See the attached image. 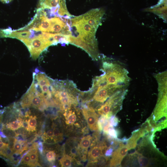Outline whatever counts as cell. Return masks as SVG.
I'll list each match as a JSON object with an SVG mask.
<instances>
[{
    "mask_svg": "<svg viewBox=\"0 0 167 167\" xmlns=\"http://www.w3.org/2000/svg\"><path fill=\"white\" fill-rule=\"evenodd\" d=\"M69 43L85 51L93 60L99 58L97 43L95 38L96 29L83 19L82 15L71 19Z\"/></svg>",
    "mask_w": 167,
    "mask_h": 167,
    "instance_id": "1",
    "label": "cell"
},
{
    "mask_svg": "<svg viewBox=\"0 0 167 167\" xmlns=\"http://www.w3.org/2000/svg\"><path fill=\"white\" fill-rule=\"evenodd\" d=\"M10 37L19 40L23 43L34 60L37 59L49 46L58 43L59 39L58 34L35 31L24 27L11 30Z\"/></svg>",
    "mask_w": 167,
    "mask_h": 167,
    "instance_id": "2",
    "label": "cell"
},
{
    "mask_svg": "<svg viewBox=\"0 0 167 167\" xmlns=\"http://www.w3.org/2000/svg\"><path fill=\"white\" fill-rule=\"evenodd\" d=\"M103 61L101 70L103 73L99 76L104 82L110 84L129 86L130 79L127 70L123 66L115 61Z\"/></svg>",
    "mask_w": 167,
    "mask_h": 167,
    "instance_id": "3",
    "label": "cell"
},
{
    "mask_svg": "<svg viewBox=\"0 0 167 167\" xmlns=\"http://www.w3.org/2000/svg\"><path fill=\"white\" fill-rule=\"evenodd\" d=\"M37 8L49 17H59L68 19L73 16L68 11L66 0H40Z\"/></svg>",
    "mask_w": 167,
    "mask_h": 167,
    "instance_id": "4",
    "label": "cell"
},
{
    "mask_svg": "<svg viewBox=\"0 0 167 167\" xmlns=\"http://www.w3.org/2000/svg\"><path fill=\"white\" fill-rule=\"evenodd\" d=\"M158 99L154 111V119L157 121L167 115V90L158 89Z\"/></svg>",
    "mask_w": 167,
    "mask_h": 167,
    "instance_id": "5",
    "label": "cell"
},
{
    "mask_svg": "<svg viewBox=\"0 0 167 167\" xmlns=\"http://www.w3.org/2000/svg\"><path fill=\"white\" fill-rule=\"evenodd\" d=\"M83 114L90 129L92 131L98 130L97 121L98 115L92 107L84 106Z\"/></svg>",
    "mask_w": 167,
    "mask_h": 167,
    "instance_id": "6",
    "label": "cell"
},
{
    "mask_svg": "<svg viewBox=\"0 0 167 167\" xmlns=\"http://www.w3.org/2000/svg\"><path fill=\"white\" fill-rule=\"evenodd\" d=\"M101 11L98 9H92L82 15L83 19L92 27L96 29L101 16Z\"/></svg>",
    "mask_w": 167,
    "mask_h": 167,
    "instance_id": "7",
    "label": "cell"
},
{
    "mask_svg": "<svg viewBox=\"0 0 167 167\" xmlns=\"http://www.w3.org/2000/svg\"><path fill=\"white\" fill-rule=\"evenodd\" d=\"M128 150L126 145L125 146L122 143H120L119 148L112 154L110 166H116L119 165L127 154Z\"/></svg>",
    "mask_w": 167,
    "mask_h": 167,
    "instance_id": "8",
    "label": "cell"
},
{
    "mask_svg": "<svg viewBox=\"0 0 167 167\" xmlns=\"http://www.w3.org/2000/svg\"><path fill=\"white\" fill-rule=\"evenodd\" d=\"M106 148V146L103 144L92 147L88 153L89 160L91 162H96L98 159L103 155V151Z\"/></svg>",
    "mask_w": 167,
    "mask_h": 167,
    "instance_id": "9",
    "label": "cell"
},
{
    "mask_svg": "<svg viewBox=\"0 0 167 167\" xmlns=\"http://www.w3.org/2000/svg\"><path fill=\"white\" fill-rule=\"evenodd\" d=\"M36 92L35 84L33 79L31 86L21 98V105L23 108H27L31 106L32 97Z\"/></svg>",
    "mask_w": 167,
    "mask_h": 167,
    "instance_id": "10",
    "label": "cell"
},
{
    "mask_svg": "<svg viewBox=\"0 0 167 167\" xmlns=\"http://www.w3.org/2000/svg\"><path fill=\"white\" fill-rule=\"evenodd\" d=\"M144 134V130H143L137 131L133 134V135L129 140L126 145L128 149L134 148L136 147L139 139L143 136Z\"/></svg>",
    "mask_w": 167,
    "mask_h": 167,
    "instance_id": "11",
    "label": "cell"
},
{
    "mask_svg": "<svg viewBox=\"0 0 167 167\" xmlns=\"http://www.w3.org/2000/svg\"><path fill=\"white\" fill-rule=\"evenodd\" d=\"M92 139L91 135H88L84 137L80 142L79 148L85 154H87L88 148L91 145Z\"/></svg>",
    "mask_w": 167,
    "mask_h": 167,
    "instance_id": "12",
    "label": "cell"
},
{
    "mask_svg": "<svg viewBox=\"0 0 167 167\" xmlns=\"http://www.w3.org/2000/svg\"><path fill=\"white\" fill-rule=\"evenodd\" d=\"M36 79L37 81V84L41 87L47 85L49 86H51V83L49 78L45 74L40 73L36 75Z\"/></svg>",
    "mask_w": 167,
    "mask_h": 167,
    "instance_id": "13",
    "label": "cell"
},
{
    "mask_svg": "<svg viewBox=\"0 0 167 167\" xmlns=\"http://www.w3.org/2000/svg\"><path fill=\"white\" fill-rule=\"evenodd\" d=\"M68 109L64 114L66 118V123L67 125H72L76 122V116L74 111Z\"/></svg>",
    "mask_w": 167,
    "mask_h": 167,
    "instance_id": "14",
    "label": "cell"
},
{
    "mask_svg": "<svg viewBox=\"0 0 167 167\" xmlns=\"http://www.w3.org/2000/svg\"><path fill=\"white\" fill-rule=\"evenodd\" d=\"M30 159V163L29 166H35L40 165L37 163L38 161V153L37 148L31 149L28 152Z\"/></svg>",
    "mask_w": 167,
    "mask_h": 167,
    "instance_id": "15",
    "label": "cell"
},
{
    "mask_svg": "<svg viewBox=\"0 0 167 167\" xmlns=\"http://www.w3.org/2000/svg\"><path fill=\"white\" fill-rule=\"evenodd\" d=\"M22 122L21 119H18L16 121H12L7 124L6 126V127L7 129L13 131L18 130L21 127H23Z\"/></svg>",
    "mask_w": 167,
    "mask_h": 167,
    "instance_id": "16",
    "label": "cell"
},
{
    "mask_svg": "<svg viewBox=\"0 0 167 167\" xmlns=\"http://www.w3.org/2000/svg\"><path fill=\"white\" fill-rule=\"evenodd\" d=\"M72 158L71 156L64 155L60 160V163L62 167H69L71 166Z\"/></svg>",
    "mask_w": 167,
    "mask_h": 167,
    "instance_id": "17",
    "label": "cell"
},
{
    "mask_svg": "<svg viewBox=\"0 0 167 167\" xmlns=\"http://www.w3.org/2000/svg\"><path fill=\"white\" fill-rule=\"evenodd\" d=\"M28 123L30 131H33L36 130L37 121L36 117V116H29Z\"/></svg>",
    "mask_w": 167,
    "mask_h": 167,
    "instance_id": "18",
    "label": "cell"
},
{
    "mask_svg": "<svg viewBox=\"0 0 167 167\" xmlns=\"http://www.w3.org/2000/svg\"><path fill=\"white\" fill-rule=\"evenodd\" d=\"M137 159L140 166L142 167H146L148 165L149 161L148 159L142 155L139 154Z\"/></svg>",
    "mask_w": 167,
    "mask_h": 167,
    "instance_id": "19",
    "label": "cell"
},
{
    "mask_svg": "<svg viewBox=\"0 0 167 167\" xmlns=\"http://www.w3.org/2000/svg\"><path fill=\"white\" fill-rule=\"evenodd\" d=\"M46 158L49 162L54 161L56 158V154L53 151H49L46 154Z\"/></svg>",
    "mask_w": 167,
    "mask_h": 167,
    "instance_id": "20",
    "label": "cell"
},
{
    "mask_svg": "<svg viewBox=\"0 0 167 167\" xmlns=\"http://www.w3.org/2000/svg\"><path fill=\"white\" fill-rule=\"evenodd\" d=\"M109 138L110 139H116L117 137V133L113 127H110L108 131Z\"/></svg>",
    "mask_w": 167,
    "mask_h": 167,
    "instance_id": "21",
    "label": "cell"
},
{
    "mask_svg": "<svg viewBox=\"0 0 167 167\" xmlns=\"http://www.w3.org/2000/svg\"><path fill=\"white\" fill-rule=\"evenodd\" d=\"M30 159L29 155L28 153L25 155L22 158L21 162L23 164H26L29 166L30 163Z\"/></svg>",
    "mask_w": 167,
    "mask_h": 167,
    "instance_id": "22",
    "label": "cell"
},
{
    "mask_svg": "<svg viewBox=\"0 0 167 167\" xmlns=\"http://www.w3.org/2000/svg\"><path fill=\"white\" fill-rule=\"evenodd\" d=\"M110 124L112 126H116L118 124V119L115 116H112L109 120Z\"/></svg>",
    "mask_w": 167,
    "mask_h": 167,
    "instance_id": "23",
    "label": "cell"
},
{
    "mask_svg": "<svg viewBox=\"0 0 167 167\" xmlns=\"http://www.w3.org/2000/svg\"><path fill=\"white\" fill-rule=\"evenodd\" d=\"M8 147L9 144L4 143L0 136V154H1L3 149Z\"/></svg>",
    "mask_w": 167,
    "mask_h": 167,
    "instance_id": "24",
    "label": "cell"
},
{
    "mask_svg": "<svg viewBox=\"0 0 167 167\" xmlns=\"http://www.w3.org/2000/svg\"><path fill=\"white\" fill-rule=\"evenodd\" d=\"M113 149L111 147H109L106 150L105 152V155L106 156H111L113 152Z\"/></svg>",
    "mask_w": 167,
    "mask_h": 167,
    "instance_id": "25",
    "label": "cell"
},
{
    "mask_svg": "<svg viewBox=\"0 0 167 167\" xmlns=\"http://www.w3.org/2000/svg\"><path fill=\"white\" fill-rule=\"evenodd\" d=\"M39 150L41 153H42L43 151V145L42 143L40 142L38 145Z\"/></svg>",
    "mask_w": 167,
    "mask_h": 167,
    "instance_id": "26",
    "label": "cell"
}]
</instances>
